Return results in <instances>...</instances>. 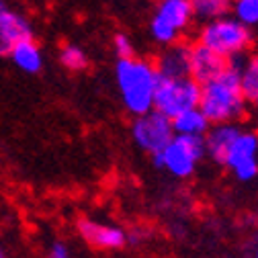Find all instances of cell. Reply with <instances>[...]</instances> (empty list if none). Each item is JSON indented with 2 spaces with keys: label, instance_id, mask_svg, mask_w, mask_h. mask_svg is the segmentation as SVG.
Returning <instances> with one entry per match:
<instances>
[{
  "label": "cell",
  "instance_id": "obj_9",
  "mask_svg": "<svg viewBox=\"0 0 258 258\" xmlns=\"http://www.w3.org/2000/svg\"><path fill=\"white\" fill-rule=\"evenodd\" d=\"M76 228L80 238L96 250H121L127 246V230H123L121 225L80 217Z\"/></svg>",
  "mask_w": 258,
  "mask_h": 258
},
{
  "label": "cell",
  "instance_id": "obj_14",
  "mask_svg": "<svg viewBox=\"0 0 258 258\" xmlns=\"http://www.w3.org/2000/svg\"><path fill=\"white\" fill-rule=\"evenodd\" d=\"M11 59L13 63L27 72V74H35L43 68V53H41V47L33 41V39H29V41H21V43H15L11 47Z\"/></svg>",
  "mask_w": 258,
  "mask_h": 258
},
{
  "label": "cell",
  "instance_id": "obj_17",
  "mask_svg": "<svg viewBox=\"0 0 258 258\" xmlns=\"http://www.w3.org/2000/svg\"><path fill=\"white\" fill-rule=\"evenodd\" d=\"M240 84H242V90L246 94V99L250 103V99L258 92V51L256 53H250V55H244L240 59Z\"/></svg>",
  "mask_w": 258,
  "mask_h": 258
},
{
  "label": "cell",
  "instance_id": "obj_4",
  "mask_svg": "<svg viewBox=\"0 0 258 258\" xmlns=\"http://www.w3.org/2000/svg\"><path fill=\"white\" fill-rule=\"evenodd\" d=\"M205 158V142L203 138H184L174 136L172 142L156 156L152 162L156 168L166 170L174 178H190L195 174L199 162Z\"/></svg>",
  "mask_w": 258,
  "mask_h": 258
},
{
  "label": "cell",
  "instance_id": "obj_27",
  "mask_svg": "<svg viewBox=\"0 0 258 258\" xmlns=\"http://www.w3.org/2000/svg\"><path fill=\"white\" fill-rule=\"evenodd\" d=\"M156 3H160V0H156Z\"/></svg>",
  "mask_w": 258,
  "mask_h": 258
},
{
  "label": "cell",
  "instance_id": "obj_10",
  "mask_svg": "<svg viewBox=\"0 0 258 258\" xmlns=\"http://www.w3.org/2000/svg\"><path fill=\"white\" fill-rule=\"evenodd\" d=\"M160 78H188L190 76V43H172L154 61Z\"/></svg>",
  "mask_w": 258,
  "mask_h": 258
},
{
  "label": "cell",
  "instance_id": "obj_26",
  "mask_svg": "<svg viewBox=\"0 0 258 258\" xmlns=\"http://www.w3.org/2000/svg\"><path fill=\"white\" fill-rule=\"evenodd\" d=\"M256 258H258V248H256Z\"/></svg>",
  "mask_w": 258,
  "mask_h": 258
},
{
  "label": "cell",
  "instance_id": "obj_22",
  "mask_svg": "<svg viewBox=\"0 0 258 258\" xmlns=\"http://www.w3.org/2000/svg\"><path fill=\"white\" fill-rule=\"evenodd\" d=\"M150 238V230L146 228H132L127 232V244H132V246H142L146 244Z\"/></svg>",
  "mask_w": 258,
  "mask_h": 258
},
{
  "label": "cell",
  "instance_id": "obj_28",
  "mask_svg": "<svg viewBox=\"0 0 258 258\" xmlns=\"http://www.w3.org/2000/svg\"><path fill=\"white\" fill-rule=\"evenodd\" d=\"M256 134H258V132H256Z\"/></svg>",
  "mask_w": 258,
  "mask_h": 258
},
{
  "label": "cell",
  "instance_id": "obj_7",
  "mask_svg": "<svg viewBox=\"0 0 258 258\" xmlns=\"http://www.w3.org/2000/svg\"><path fill=\"white\" fill-rule=\"evenodd\" d=\"M221 166H225L242 182L254 180L258 176V134L242 127L225 152Z\"/></svg>",
  "mask_w": 258,
  "mask_h": 258
},
{
  "label": "cell",
  "instance_id": "obj_19",
  "mask_svg": "<svg viewBox=\"0 0 258 258\" xmlns=\"http://www.w3.org/2000/svg\"><path fill=\"white\" fill-rule=\"evenodd\" d=\"M232 17L244 27H258V0H232Z\"/></svg>",
  "mask_w": 258,
  "mask_h": 258
},
{
  "label": "cell",
  "instance_id": "obj_3",
  "mask_svg": "<svg viewBox=\"0 0 258 258\" xmlns=\"http://www.w3.org/2000/svg\"><path fill=\"white\" fill-rule=\"evenodd\" d=\"M197 43L211 49L225 61H232L246 55V51L254 43V35H252V29L244 27L240 21L228 15V17L203 23V27L197 33Z\"/></svg>",
  "mask_w": 258,
  "mask_h": 258
},
{
  "label": "cell",
  "instance_id": "obj_6",
  "mask_svg": "<svg viewBox=\"0 0 258 258\" xmlns=\"http://www.w3.org/2000/svg\"><path fill=\"white\" fill-rule=\"evenodd\" d=\"M192 21L195 15L188 0H160L150 21V33L154 41L168 47L180 41L182 33L192 25Z\"/></svg>",
  "mask_w": 258,
  "mask_h": 258
},
{
  "label": "cell",
  "instance_id": "obj_13",
  "mask_svg": "<svg viewBox=\"0 0 258 258\" xmlns=\"http://www.w3.org/2000/svg\"><path fill=\"white\" fill-rule=\"evenodd\" d=\"M240 129L242 127L238 123H215V125H211L209 132L203 136L205 156H209L217 164H221L225 152H228V148L232 146V142L240 134Z\"/></svg>",
  "mask_w": 258,
  "mask_h": 258
},
{
  "label": "cell",
  "instance_id": "obj_15",
  "mask_svg": "<svg viewBox=\"0 0 258 258\" xmlns=\"http://www.w3.org/2000/svg\"><path fill=\"white\" fill-rule=\"evenodd\" d=\"M209 119L201 113V109H192L176 119H172V132L174 136H184V138H203L209 132Z\"/></svg>",
  "mask_w": 258,
  "mask_h": 258
},
{
  "label": "cell",
  "instance_id": "obj_5",
  "mask_svg": "<svg viewBox=\"0 0 258 258\" xmlns=\"http://www.w3.org/2000/svg\"><path fill=\"white\" fill-rule=\"evenodd\" d=\"M201 86L188 78H160L154 94V111L166 119H176L178 115L199 109Z\"/></svg>",
  "mask_w": 258,
  "mask_h": 258
},
{
  "label": "cell",
  "instance_id": "obj_25",
  "mask_svg": "<svg viewBox=\"0 0 258 258\" xmlns=\"http://www.w3.org/2000/svg\"><path fill=\"white\" fill-rule=\"evenodd\" d=\"M0 258H7V254H5V250L0 248Z\"/></svg>",
  "mask_w": 258,
  "mask_h": 258
},
{
  "label": "cell",
  "instance_id": "obj_12",
  "mask_svg": "<svg viewBox=\"0 0 258 258\" xmlns=\"http://www.w3.org/2000/svg\"><path fill=\"white\" fill-rule=\"evenodd\" d=\"M0 33L15 45L21 41L33 39V25L29 23L25 15L11 9L7 0H0Z\"/></svg>",
  "mask_w": 258,
  "mask_h": 258
},
{
  "label": "cell",
  "instance_id": "obj_18",
  "mask_svg": "<svg viewBox=\"0 0 258 258\" xmlns=\"http://www.w3.org/2000/svg\"><path fill=\"white\" fill-rule=\"evenodd\" d=\"M59 61L61 66H66L72 72H82L88 68V55L80 45L74 43H66L59 49Z\"/></svg>",
  "mask_w": 258,
  "mask_h": 258
},
{
  "label": "cell",
  "instance_id": "obj_8",
  "mask_svg": "<svg viewBox=\"0 0 258 258\" xmlns=\"http://www.w3.org/2000/svg\"><path fill=\"white\" fill-rule=\"evenodd\" d=\"M172 121L154 109L132 121V140L140 150H144L150 156L160 154L172 142Z\"/></svg>",
  "mask_w": 258,
  "mask_h": 258
},
{
  "label": "cell",
  "instance_id": "obj_2",
  "mask_svg": "<svg viewBox=\"0 0 258 258\" xmlns=\"http://www.w3.org/2000/svg\"><path fill=\"white\" fill-rule=\"evenodd\" d=\"M115 82L125 109L134 117L146 115L154 109V94L160 82L154 61L142 57L117 59Z\"/></svg>",
  "mask_w": 258,
  "mask_h": 258
},
{
  "label": "cell",
  "instance_id": "obj_21",
  "mask_svg": "<svg viewBox=\"0 0 258 258\" xmlns=\"http://www.w3.org/2000/svg\"><path fill=\"white\" fill-rule=\"evenodd\" d=\"M47 258H74V254H72V250H70V246L66 242H59L57 240V242H53L49 246Z\"/></svg>",
  "mask_w": 258,
  "mask_h": 258
},
{
  "label": "cell",
  "instance_id": "obj_11",
  "mask_svg": "<svg viewBox=\"0 0 258 258\" xmlns=\"http://www.w3.org/2000/svg\"><path fill=\"white\" fill-rule=\"evenodd\" d=\"M225 68H228V61L223 57H219L197 41L190 43V78L199 86L217 78Z\"/></svg>",
  "mask_w": 258,
  "mask_h": 258
},
{
  "label": "cell",
  "instance_id": "obj_16",
  "mask_svg": "<svg viewBox=\"0 0 258 258\" xmlns=\"http://www.w3.org/2000/svg\"><path fill=\"white\" fill-rule=\"evenodd\" d=\"M195 19L209 23L232 13V0H188Z\"/></svg>",
  "mask_w": 258,
  "mask_h": 258
},
{
  "label": "cell",
  "instance_id": "obj_20",
  "mask_svg": "<svg viewBox=\"0 0 258 258\" xmlns=\"http://www.w3.org/2000/svg\"><path fill=\"white\" fill-rule=\"evenodd\" d=\"M113 49L117 53L119 59H129V57H136L134 55V43L125 33H117L113 37Z\"/></svg>",
  "mask_w": 258,
  "mask_h": 258
},
{
  "label": "cell",
  "instance_id": "obj_24",
  "mask_svg": "<svg viewBox=\"0 0 258 258\" xmlns=\"http://www.w3.org/2000/svg\"><path fill=\"white\" fill-rule=\"evenodd\" d=\"M250 103H252V105H254V109L258 111V92H256V94L252 96V99H250Z\"/></svg>",
  "mask_w": 258,
  "mask_h": 258
},
{
  "label": "cell",
  "instance_id": "obj_23",
  "mask_svg": "<svg viewBox=\"0 0 258 258\" xmlns=\"http://www.w3.org/2000/svg\"><path fill=\"white\" fill-rule=\"evenodd\" d=\"M11 47H13V43L0 33V55H9L11 53Z\"/></svg>",
  "mask_w": 258,
  "mask_h": 258
},
{
  "label": "cell",
  "instance_id": "obj_1",
  "mask_svg": "<svg viewBox=\"0 0 258 258\" xmlns=\"http://www.w3.org/2000/svg\"><path fill=\"white\" fill-rule=\"evenodd\" d=\"M240 59L228 61L225 68L217 78L201 84V99L199 109L209 119L211 125L215 123H238L244 113L248 99L240 84Z\"/></svg>",
  "mask_w": 258,
  "mask_h": 258
}]
</instances>
